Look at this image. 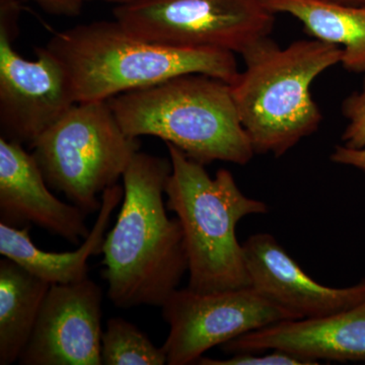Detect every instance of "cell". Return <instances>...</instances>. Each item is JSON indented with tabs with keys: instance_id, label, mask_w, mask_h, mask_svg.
Listing matches in <instances>:
<instances>
[{
	"instance_id": "1",
	"label": "cell",
	"mask_w": 365,
	"mask_h": 365,
	"mask_svg": "<svg viewBox=\"0 0 365 365\" xmlns=\"http://www.w3.org/2000/svg\"><path fill=\"white\" fill-rule=\"evenodd\" d=\"M170 172V158L138 151L122 178L121 208L102 251L108 297L120 309L162 307L188 272L181 223L163 201Z\"/></svg>"
},
{
	"instance_id": "2",
	"label": "cell",
	"mask_w": 365,
	"mask_h": 365,
	"mask_svg": "<svg viewBox=\"0 0 365 365\" xmlns=\"http://www.w3.org/2000/svg\"><path fill=\"white\" fill-rule=\"evenodd\" d=\"M46 47L66 66L76 103L108 101L184 74H206L232 83L240 73L235 53L158 44L116 20L55 34Z\"/></svg>"
},
{
	"instance_id": "3",
	"label": "cell",
	"mask_w": 365,
	"mask_h": 365,
	"mask_svg": "<svg viewBox=\"0 0 365 365\" xmlns=\"http://www.w3.org/2000/svg\"><path fill=\"white\" fill-rule=\"evenodd\" d=\"M242 57L246 67L230 83L237 114L255 153L282 157L318 130L323 116L311 86L341 63L342 48L317 39L279 48L266 38Z\"/></svg>"
},
{
	"instance_id": "4",
	"label": "cell",
	"mask_w": 365,
	"mask_h": 365,
	"mask_svg": "<svg viewBox=\"0 0 365 365\" xmlns=\"http://www.w3.org/2000/svg\"><path fill=\"white\" fill-rule=\"evenodd\" d=\"M128 135L155 136L206 165H245L255 155L227 81L189 73L110 98Z\"/></svg>"
},
{
	"instance_id": "5",
	"label": "cell",
	"mask_w": 365,
	"mask_h": 365,
	"mask_svg": "<svg viewBox=\"0 0 365 365\" xmlns=\"http://www.w3.org/2000/svg\"><path fill=\"white\" fill-rule=\"evenodd\" d=\"M167 144L172 172L167 207L177 215L188 256L189 289L199 294L251 287L235 228L246 216L266 215L267 204L245 195L228 170L215 178L205 165Z\"/></svg>"
},
{
	"instance_id": "6",
	"label": "cell",
	"mask_w": 365,
	"mask_h": 365,
	"mask_svg": "<svg viewBox=\"0 0 365 365\" xmlns=\"http://www.w3.org/2000/svg\"><path fill=\"white\" fill-rule=\"evenodd\" d=\"M139 146L109 101H93L72 106L31 148L48 186L88 215L100 210L98 197L123 178Z\"/></svg>"
},
{
	"instance_id": "7",
	"label": "cell",
	"mask_w": 365,
	"mask_h": 365,
	"mask_svg": "<svg viewBox=\"0 0 365 365\" xmlns=\"http://www.w3.org/2000/svg\"><path fill=\"white\" fill-rule=\"evenodd\" d=\"M114 16L144 40L242 55L269 38L275 23L264 0H135L115 7Z\"/></svg>"
},
{
	"instance_id": "8",
	"label": "cell",
	"mask_w": 365,
	"mask_h": 365,
	"mask_svg": "<svg viewBox=\"0 0 365 365\" xmlns=\"http://www.w3.org/2000/svg\"><path fill=\"white\" fill-rule=\"evenodd\" d=\"M20 11V2L0 0V128L4 138L31 148L78 103L66 66L47 47L36 49L35 60L14 50Z\"/></svg>"
},
{
	"instance_id": "9",
	"label": "cell",
	"mask_w": 365,
	"mask_h": 365,
	"mask_svg": "<svg viewBox=\"0 0 365 365\" xmlns=\"http://www.w3.org/2000/svg\"><path fill=\"white\" fill-rule=\"evenodd\" d=\"M162 309L170 326L163 345L169 365L196 364L215 346L279 322L299 319L251 287L210 294L178 288Z\"/></svg>"
},
{
	"instance_id": "10",
	"label": "cell",
	"mask_w": 365,
	"mask_h": 365,
	"mask_svg": "<svg viewBox=\"0 0 365 365\" xmlns=\"http://www.w3.org/2000/svg\"><path fill=\"white\" fill-rule=\"evenodd\" d=\"M102 289L88 277L52 284L20 364H102Z\"/></svg>"
},
{
	"instance_id": "11",
	"label": "cell",
	"mask_w": 365,
	"mask_h": 365,
	"mask_svg": "<svg viewBox=\"0 0 365 365\" xmlns=\"http://www.w3.org/2000/svg\"><path fill=\"white\" fill-rule=\"evenodd\" d=\"M250 285L297 319L347 311L365 302V279L350 287L319 284L287 253L273 235L261 232L242 244Z\"/></svg>"
},
{
	"instance_id": "12",
	"label": "cell",
	"mask_w": 365,
	"mask_h": 365,
	"mask_svg": "<svg viewBox=\"0 0 365 365\" xmlns=\"http://www.w3.org/2000/svg\"><path fill=\"white\" fill-rule=\"evenodd\" d=\"M49 188L32 153L23 144L0 137V223L16 228L35 225L79 244L91 232L88 215Z\"/></svg>"
},
{
	"instance_id": "13",
	"label": "cell",
	"mask_w": 365,
	"mask_h": 365,
	"mask_svg": "<svg viewBox=\"0 0 365 365\" xmlns=\"http://www.w3.org/2000/svg\"><path fill=\"white\" fill-rule=\"evenodd\" d=\"M227 354L280 350L304 360L365 362V302L319 318L288 319L244 334L222 345Z\"/></svg>"
},
{
	"instance_id": "14",
	"label": "cell",
	"mask_w": 365,
	"mask_h": 365,
	"mask_svg": "<svg viewBox=\"0 0 365 365\" xmlns=\"http://www.w3.org/2000/svg\"><path fill=\"white\" fill-rule=\"evenodd\" d=\"M123 196L124 188L118 184L106 190L95 227L76 251H43L34 245L29 232L30 227L16 228L0 223V254L51 285L85 280L88 277V260L91 256L102 254L106 230Z\"/></svg>"
},
{
	"instance_id": "15",
	"label": "cell",
	"mask_w": 365,
	"mask_h": 365,
	"mask_svg": "<svg viewBox=\"0 0 365 365\" xmlns=\"http://www.w3.org/2000/svg\"><path fill=\"white\" fill-rule=\"evenodd\" d=\"M274 14L299 20L314 39L339 46L347 71L365 72V6L335 0H264Z\"/></svg>"
},
{
	"instance_id": "16",
	"label": "cell",
	"mask_w": 365,
	"mask_h": 365,
	"mask_svg": "<svg viewBox=\"0 0 365 365\" xmlns=\"http://www.w3.org/2000/svg\"><path fill=\"white\" fill-rule=\"evenodd\" d=\"M50 287L16 262L0 261V365L20 359Z\"/></svg>"
},
{
	"instance_id": "17",
	"label": "cell",
	"mask_w": 365,
	"mask_h": 365,
	"mask_svg": "<svg viewBox=\"0 0 365 365\" xmlns=\"http://www.w3.org/2000/svg\"><path fill=\"white\" fill-rule=\"evenodd\" d=\"M103 365L168 364L163 347L151 342L138 327L123 318L108 319L101 344Z\"/></svg>"
},
{
	"instance_id": "18",
	"label": "cell",
	"mask_w": 365,
	"mask_h": 365,
	"mask_svg": "<svg viewBox=\"0 0 365 365\" xmlns=\"http://www.w3.org/2000/svg\"><path fill=\"white\" fill-rule=\"evenodd\" d=\"M342 111L348 124L343 144L336 146L331 160L365 173V83L361 90L345 98Z\"/></svg>"
},
{
	"instance_id": "19",
	"label": "cell",
	"mask_w": 365,
	"mask_h": 365,
	"mask_svg": "<svg viewBox=\"0 0 365 365\" xmlns=\"http://www.w3.org/2000/svg\"><path fill=\"white\" fill-rule=\"evenodd\" d=\"M196 364L201 365H309L304 360L288 354L280 350H273L272 353L265 354L258 353H237L227 359H212L201 357Z\"/></svg>"
},
{
	"instance_id": "20",
	"label": "cell",
	"mask_w": 365,
	"mask_h": 365,
	"mask_svg": "<svg viewBox=\"0 0 365 365\" xmlns=\"http://www.w3.org/2000/svg\"><path fill=\"white\" fill-rule=\"evenodd\" d=\"M2 1H18L23 0H2ZM45 9L48 13L59 16H73L79 14L83 0H32Z\"/></svg>"
},
{
	"instance_id": "21",
	"label": "cell",
	"mask_w": 365,
	"mask_h": 365,
	"mask_svg": "<svg viewBox=\"0 0 365 365\" xmlns=\"http://www.w3.org/2000/svg\"><path fill=\"white\" fill-rule=\"evenodd\" d=\"M343 4H354V6H365V0H335Z\"/></svg>"
},
{
	"instance_id": "22",
	"label": "cell",
	"mask_w": 365,
	"mask_h": 365,
	"mask_svg": "<svg viewBox=\"0 0 365 365\" xmlns=\"http://www.w3.org/2000/svg\"><path fill=\"white\" fill-rule=\"evenodd\" d=\"M83 1H86V0H83ZM102 1L112 2V4H116L117 6H122V4H130L135 0H102Z\"/></svg>"
}]
</instances>
